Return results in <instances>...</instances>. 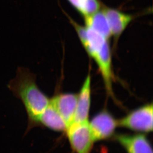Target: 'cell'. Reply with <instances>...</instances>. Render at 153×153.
Masks as SVG:
<instances>
[{"label":"cell","instance_id":"cell-1","mask_svg":"<svg viewBox=\"0 0 153 153\" xmlns=\"http://www.w3.org/2000/svg\"><path fill=\"white\" fill-rule=\"evenodd\" d=\"M36 75L28 68L19 67L16 76L7 85L13 95L22 102L27 114V127L25 135L37 126L38 117L50 102V99L36 84Z\"/></svg>","mask_w":153,"mask_h":153},{"label":"cell","instance_id":"cell-2","mask_svg":"<svg viewBox=\"0 0 153 153\" xmlns=\"http://www.w3.org/2000/svg\"><path fill=\"white\" fill-rule=\"evenodd\" d=\"M86 52L97 64L104 80L107 92L110 96L113 97L112 83L114 74L111 50L108 41L94 47Z\"/></svg>","mask_w":153,"mask_h":153},{"label":"cell","instance_id":"cell-3","mask_svg":"<svg viewBox=\"0 0 153 153\" xmlns=\"http://www.w3.org/2000/svg\"><path fill=\"white\" fill-rule=\"evenodd\" d=\"M153 105L148 104L132 111L120 120L118 126L143 132L153 130Z\"/></svg>","mask_w":153,"mask_h":153},{"label":"cell","instance_id":"cell-4","mask_svg":"<svg viewBox=\"0 0 153 153\" xmlns=\"http://www.w3.org/2000/svg\"><path fill=\"white\" fill-rule=\"evenodd\" d=\"M66 131L74 153H91L94 141L90 130L89 121L72 124Z\"/></svg>","mask_w":153,"mask_h":153},{"label":"cell","instance_id":"cell-5","mask_svg":"<svg viewBox=\"0 0 153 153\" xmlns=\"http://www.w3.org/2000/svg\"><path fill=\"white\" fill-rule=\"evenodd\" d=\"M89 126L95 142L111 137L118 126V122L110 113L104 111L93 117L89 123Z\"/></svg>","mask_w":153,"mask_h":153},{"label":"cell","instance_id":"cell-6","mask_svg":"<svg viewBox=\"0 0 153 153\" xmlns=\"http://www.w3.org/2000/svg\"><path fill=\"white\" fill-rule=\"evenodd\" d=\"M102 10L108 22L111 36H114L117 42L134 16L111 7H105L102 8Z\"/></svg>","mask_w":153,"mask_h":153},{"label":"cell","instance_id":"cell-7","mask_svg":"<svg viewBox=\"0 0 153 153\" xmlns=\"http://www.w3.org/2000/svg\"><path fill=\"white\" fill-rule=\"evenodd\" d=\"M78 95L59 94L50 99V104L58 111L67 124L71 126L75 114Z\"/></svg>","mask_w":153,"mask_h":153},{"label":"cell","instance_id":"cell-8","mask_svg":"<svg viewBox=\"0 0 153 153\" xmlns=\"http://www.w3.org/2000/svg\"><path fill=\"white\" fill-rule=\"evenodd\" d=\"M90 104L91 76L89 74L87 76L81 90L78 95L75 114L71 125L88 121Z\"/></svg>","mask_w":153,"mask_h":153},{"label":"cell","instance_id":"cell-9","mask_svg":"<svg viewBox=\"0 0 153 153\" xmlns=\"http://www.w3.org/2000/svg\"><path fill=\"white\" fill-rule=\"evenodd\" d=\"M116 138L127 153H153L151 145L144 135H118Z\"/></svg>","mask_w":153,"mask_h":153},{"label":"cell","instance_id":"cell-10","mask_svg":"<svg viewBox=\"0 0 153 153\" xmlns=\"http://www.w3.org/2000/svg\"><path fill=\"white\" fill-rule=\"evenodd\" d=\"M40 126L56 131H64L67 129L65 121L50 102L38 119L37 126Z\"/></svg>","mask_w":153,"mask_h":153},{"label":"cell","instance_id":"cell-11","mask_svg":"<svg viewBox=\"0 0 153 153\" xmlns=\"http://www.w3.org/2000/svg\"><path fill=\"white\" fill-rule=\"evenodd\" d=\"M85 26L90 28L109 40L111 36L110 26L102 10L84 17Z\"/></svg>","mask_w":153,"mask_h":153},{"label":"cell","instance_id":"cell-12","mask_svg":"<svg viewBox=\"0 0 153 153\" xmlns=\"http://www.w3.org/2000/svg\"><path fill=\"white\" fill-rule=\"evenodd\" d=\"M71 5L83 17L89 16L101 10L99 0H68Z\"/></svg>","mask_w":153,"mask_h":153}]
</instances>
